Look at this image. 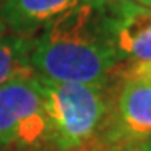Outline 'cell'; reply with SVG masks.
<instances>
[{
    "mask_svg": "<svg viewBox=\"0 0 151 151\" xmlns=\"http://www.w3.org/2000/svg\"><path fill=\"white\" fill-rule=\"evenodd\" d=\"M84 0H2L0 22L7 32L37 37L50 22Z\"/></svg>",
    "mask_w": 151,
    "mask_h": 151,
    "instance_id": "cell-6",
    "label": "cell"
},
{
    "mask_svg": "<svg viewBox=\"0 0 151 151\" xmlns=\"http://www.w3.org/2000/svg\"><path fill=\"white\" fill-rule=\"evenodd\" d=\"M4 34H7V29L4 27V24L0 22V35H4Z\"/></svg>",
    "mask_w": 151,
    "mask_h": 151,
    "instance_id": "cell-11",
    "label": "cell"
},
{
    "mask_svg": "<svg viewBox=\"0 0 151 151\" xmlns=\"http://www.w3.org/2000/svg\"><path fill=\"white\" fill-rule=\"evenodd\" d=\"M111 7V30L114 47L126 64L151 62V9L141 7L133 0H121Z\"/></svg>",
    "mask_w": 151,
    "mask_h": 151,
    "instance_id": "cell-5",
    "label": "cell"
},
{
    "mask_svg": "<svg viewBox=\"0 0 151 151\" xmlns=\"http://www.w3.org/2000/svg\"><path fill=\"white\" fill-rule=\"evenodd\" d=\"M123 151H151V139L143 141V143H138V145H133L129 148H126Z\"/></svg>",
    "mask_w": 151,
    "mask_h": 151,
    "instance_id": "cell-9",
    "label": "cell"
},
{
    "mask_svg": "<svg viewBox=\"0 0 151 151\" xmlns=\"http://www.w3.org/2000/svg\"><path fill=\"white\" fill-rule=\"evenodd\" d=\"M119 72H126V74H136V76H145L151 77V62L150 64H126L123 69H118Z\"/></svg>",
    "mask_w": 151,
    "mask_h": 151,
    "instance_id": "cell-8",
    "label": "cell"
},
{
    "mask_svg": "<svg viewBox=\"0 0 151 151\" xmlns=\"http://www.w3.org/2000/svg\"><path fill=\"white\" fill-rule=\"evenodd\" d=\"M35 37H24L7 32L0 35V86L5 82L32 74V50Z\"/></svg>",
    "mask_w": 151,
    "mask_h": 151,
    "instance_id": "cell-7",
    "label": "cell"
},
{
    "mask_svg": "<svg viewBox=\"0 0 151 151\" xmlns=\"http://www.w3.org/2000/svg\"><path fill=\"white\" fill-rule=\"evenodd\" d=\"M0 4H2V0H0Z\"/></svg>",
    "mask_w": 151,
    "mask_h": 151,
    "instance_id": "cell-13",
    "label": "cell"
},
{
    "mask_svg": "<svg viewBox=\"0 0 151 151\" xmlns=\"http://www.w3.org/2000/svg\"><path fill=\"white\" fill-rule=\"evenodd\" d=\"M50 124L52 151H99V139L113 106L108 84L55 82L39 76Z\"/></svg>",
    "mask_w": 151,
    "mask_h": 151,
    "instance_id": "cell-2",
    "label": "cell"
},
{
    "mask_svg": "<svg viewBox=\"0 0 151 151\" xmlns=\"http://www.w3.org/2000/svg\"><path fill=\"white\" fill-rule=\"evenodd\" d=\"M103 2H106V4H111V5H113V4H118V2H121V0H103Z\"/></svg>",
    "mask_w": 151,
    "mask_h": 151,
    "instance_id": "cell-12",
    "label": "cell"
},
{
    "mask_svg": "<svg viewBox=\"0 0 151 151\" xmlns=\"http://www.w3.org/2000/svg\"><path fill=\"white\" fill-rule=\"evenodd\" d=\"M0 151H52L37 72L0 86Z\"/></svg>",
    "mask_w": 151,
    "mask_h": 151,
    "instance_id": "cell-3",
    "label": "cell"
},
{
    "mask_svg": "<svg viewBox=\"0 0 151 151\" xmlns=\"http://www.w3.org/2000/svg\"><path fill=\"white\" fill-rule=\"evenodd\" d=\"M113 106L99 151H123L151 139V77L116 72Z\"/></svg>",
    "mask_w": 151,
    "mask_h": 151,
    "instance_id": "cell-4",
    "label": "cell"
},
{
    "mask_svg": "<svg viewBox=\"0 0 151 151\" xmlns=\"http://www.w3.org/2000/svg\"><path fill=\"white\" fill-rule=\"evenodd\" d=\"M134 4H138V5L141 7H146V9H151V0H133Z\"/></svg>",
    "mask_w": 151,
    "mask_h": 151,
    "instance_id": "cell-10",
    "label": "cell"
},
{
    "mask_svg": "<svg viewBox=\"0 0 151 151\" xmlns=\"http://www.w3.org/2000/svg\"><path fill=\"white\" fill-rule=\"evenodd\" d=\"M32 69L55 82L108 84L121 67L111 30V7L84 0L35 37Z\"/></svg>",
    "mask_w": 151,
    "mask_h": 151,
    "instance_id": "cell-1",
    "label": "cell"
}]
</instances>
